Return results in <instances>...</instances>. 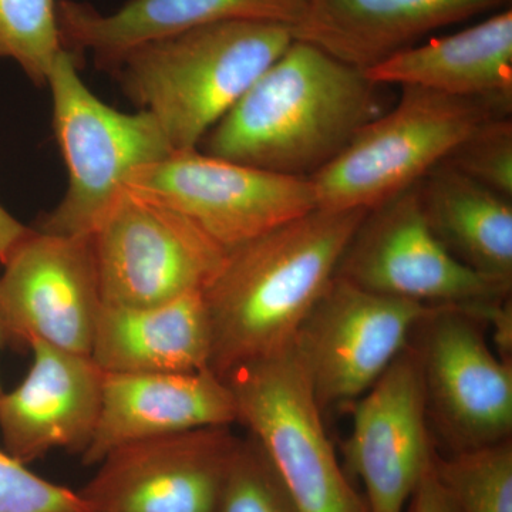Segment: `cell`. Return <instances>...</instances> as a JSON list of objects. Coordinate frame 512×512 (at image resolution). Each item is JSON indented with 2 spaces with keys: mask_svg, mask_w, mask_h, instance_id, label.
I'll use <instances>...</instances> for the list:
<instances>
[{
  "mask_svg": "<svg viewBox=\"0 0 512 512\" xmlns=\"http://www.w3.org/2000/svg\"><path fill=\"white\" fill-rule=\"evenodd\" d=\"M380 90L363 70L293 39L208 131L201 151L271 173L312 177L383 113Z\"/></svg>",
  "mask_w": 512,
  "mask_h": 512,
  "instance_id": "obj_1",
  "label": "cell"
},
{
  "mask_svg": "<svg viewBox=\"0 0 512 512\" xmlns=\"http://www.w3.org/2000/svg\"><path fill=\"white\" fill-rule=\"evenodd\" d=\"M366 212L315 208L228 251L204 292L215 375L293 345Z\"/></svg>",
  "mask_w": 512,
  "mask_h": 512,
  "instance_id": "obj_2",
  "label": "cell"
},
{
  "mask_svg": "<svg viewBox=\"0 0 512 512\" xmlns=\"http://www.w3.org/2000/svg\"><path fill=\"white\" fill-rule=\"evenodd\" d=\"M293 39L278 23H217L133 47L109 70L173 151L194 150Z\"/></svg>",
  "mask_w": 512,
  "mask_h": 512,
  "instance_id": "obj_3",
  "label": "cell"
},
{
  "mask_svg": "<svg viewBox=\"0 0 512 512\" xmlns=\"http://www.w3.org/2000/svg\"><path fill=\"white\" fill-rule=\"evenodd\" d=\"M490 100L402 87L392 109L353 137L335 160L313 174L322 210H372L419 184L485 121L510 117Z\"/></svg>",
  "mask_w": 512,
  "mask_h": 512,
  "instance_id": "obj_4",
  "label": "cell"
},
{
  "mask_svg": "<svg viewBox=\"0 0 512 512\" xmlns=\"http://www.w3.org/2000/svg\"><path fill=\"white\" fill-rule=\"evenodd\" d=\"M46 86L52 93L53 130L67 168V190L36 229L53 235H90L138 168L173 153L156 119L103 103L79 76V59L64 50Z\"/></svg>",
  "mask_w": 512,
  "mask_h": 512,
  "instance_id": "obj_5",
  "label": "cell"
},
{
  "mask_svg": "<svg viewBox=\"0 0 512 512\" xmlns=\"http://www.w3.org/2000/svg\"><path fill=\"white\" fill-rule=\"evenodd\" d=\"M224 380L238 423L264 448L299 512H370L336 456L293 345Z\"/></svg>",
  "mask_w": 512,
  "mask_h": 512,
  "instance_id": "obj_6",
  "label": "cell"
},
{
  "mask_svg": "<svg viewBox=\"0 0 512 512\" xmlns=\"http://www.w3.org/2000/svg\"><path fill=\"white\" fill-rule=\"evenodd\" d=\"M500 302L434 306L410 339L427 417L447 454L512 439V362L493 352L483 332Z\"/></svg>",
  "mask_w": 512,
  "mask_h": 512,
  "instance_id": "obj_7",
  "label": "cell"
},
{
  "mask_svg": "<svg viewBox=\"0 0 512 512\" xmlns=\"http://www.w3.org/2000/svg\"><path fill=\"white\" fill-rule=\"evenodd\" d=\"M90 238L101 302L111 308L204 293L228 254L184 215L127 188Z\"/></svg>",
  "mask_w": 512,
  "mask_h": 512,
  "instance_id": "obj_8",
  "label": "cell"
},
{
  "mask_svg": "<svg viewBox=\"0 0 512 512\" xmlns=\"http://www.w3.org/2000/svg\"><path fill=\"white\" fill-rule=\"evenodd\" d=\"M126 188L184 215L227 251L318 208L311 178L259 170L200 148L138 168Z\"/></svg>",
  "mask_w": 512,
  "mask_h": 512,
  "instance_id": "obj_9",
  "label": "cell"
},
{
  "mask_svg": "<svg viewBox=\"0 0 512 512\" xmlns=\"http://www.w3.org/2000/svg\"><path fill=\"white\" fill-rule=\"evenodd\" d=\"M433 308L366 291L335 276L293 340L323 416L363 396Z\"/></svg>",
  "mask_w": 512,
  "mask_h": 512,
  "instance_id": "obj_10",
  "label": "cell"
},
{
  "mask_svg": "<svg viewBox=\"0 0 512 512\" xmlns=\"http://www.w3.org/2000/svg\"><path fill=\"white\" fill-rule=\"evenodd\" d=\"M335 276L430 306L505 301L512 289L510 282L467 268L441 245L421 211L417 184L366 212Z\"/></svg>",
  "mask_w": 512,
  "mask_h": 512,
  "instance_id": "obj_11",
  "label": "cell"
},
{
  "mask_svg": "<svg viewBox=\"0 0 512 512\" xmlns=\"http://www.w3.org/2000/svg\"><path fill=\"white\" fill-rule=\"evenodd\" d=\"M2 265L5 342L18 349L46 343L90 356L103 308L90 235L67 237L32 228Z\"/></svg>",
  "mask_w": 512,
  "mask_h": 512,
  "instance_id": "obj_12",
  "label": "cell"
},
{
  "mask_svg": "<svg viewBox=\"0 0 512 512\" xmlns=\"http://www.w3.org/2000/svg\"><path fill=\"white\" fill-rule=\"evenodd\" d=\"M239 441L217 426L124 444L77 494L89 512H218Z\"/></svg>",
  "mask_w": 512,
  "mask_h": 512,
  "instance_id": "obj_13",
  "label": "cell"
},
{
  "mask_svg": "<svg viewBox=\"0 0 512 512\" xmlns=\"http://www.w3.org/2000/svg\"><path fill=\"white\" fill-rule=\"evenodd\" d=\"M352 410L343 468L359 478L370 512H404L437 453L420 360L410 343Z\"/></svg>",
  "mask_w": 512,
  "mask_h": 512,
  "instance_id": "obj_14",
  "label": "cell"
},
{
  "mask_svg": "<svg viewBox=\"0 0 512 512\" xmlns=\"http://www.w3.org/2000/svg\"><path fill=\"white\" fill-rule=\"evenodd\" d=\"M28 375L0 394L3 450L28 466L63 448L82 456L101 412L106 373L92 357L33 343Z\"/></svg>",
  "mask_w": 512,
  "mask_h": 512,
  "instance_id": "obj_15",
  "label": "cell"
},
{
  "mask_svg": "<svg viewBox=\"0 0 512 512\" xmlns=\"http://www.w3.org/2000/svg\"><path fill=\"white\" fill-rule=\"evenodd\" d=\"M235 423L234 394L211 369L106 375L99 423L80 458L83 466H97L124 444Z\"/></svg>",
  "mask_w": 512,
  "mask_h": 512,
  "instance_id": "obj_16",
  "label": "cell"
},
{
  "mask_svg": "<svg viewBox=\"0 0 512 512\" xmlns=\"http://www.w3.org/2000/svg\"><path fill=\"white\" fill-rule=\"evenodd\" d=\"M309 0H128L111 13L59 0L64 49L79 59L89 53L109 70L124 53L151 40L225 22H265L295 28Z\"/></svg>",
  "mask_w": 512,
  "mask_h": 512,
  "instance_id": "obj_17",
  "label": "cell"
},
{
  "mask_svg": "<svg viewBox=\"0 0 512 512\" xmlns=\"http://www.w3.org/2000/svg\"><path fill=\"white\" fill-rule=\"evenodd\" d=\"M510 0H309L295 39L365 70L433 32Z\"/></svg>",
  "mask_w": 512,
  "mask_h": 512,
  "instance_id": "obj_18",
  "label": "cell"
},
{
  "mask_svg": "<svg viewBox=\"0 0 512 512\" xmlns=\"http://www.w3.org/2000/svg\"><path fill=\"white\" fill-rule=\"evenodd\" d=\"M377 86L420 87L512 106V10L454 35L407 47L365 70Z\"/></svg>",
  "mask_w": 512,
  "mask_h": 512,
  "instance_id": "obj_19",
  "label": "cell"
},
{
  "mask_svg": "<svg viewBox=\"0 0 512 512\" xmlns=\"http://www.w3.org/2000/svg\"><path fill=\"white\" fill-rule=\"evenodd\" d=\"M212 332L204 293L150 308H101L90 357L106 375L210 369Z\"/></svg>",
  "mask_w": 512,
  "mask_h": 512,
  "instance_id": "obj_20",
  "label": "cell"
},
{
  "mask_svg": "<svg viewBox=\"0 0 512 512\" xmlns=\"http://www.w3.org/2000/svg\"><path fill=\"white\" fill-rule=\"evenodd\" d=\"M417 191L431 232L458 262L512 284V200L446 163L431 170Z\"/></svg>",
  "mask_w": 512,
  "mask_h": 512,
  "instance_id": "obj_21",
  "label": "cell"
},
{
  "mask_svg": "<svg viewBox=\"0 0 512 512\" xmlns=\"http://www.w3.org/2000/svg\"><path fill=\"white\" fill-rule=\"evenodd\" d=\"M434 470L457 512H512V439L434 456Z\"/></svg>",
  "mask_w": 512,
  "mask_h": 512,
  "instance_id": "obj_22",
  "label": "cell"
},
{
  "mask_svg": "<svg viewBox=\"0 0 512 512\" xmlns=\"http://www.w3.org/2000/svg\"><path fill=\"white\" fill-rule=\"evenodd\" d=\"M57 0H0V59L13 60L30 82L46 86L64 52Z\"/></svg>",
  "mask_w": 512,
  "mask_h": 512,
  "instance_id": "obj_23",
  "label": "cell"
},
{
  "mask_svg": "<svg viewBox=\"0 0 512 512\" xmlns=\"http://www.w3.org/2000/svg\"><path fill=\"white\" fill-rule=\"evenodd\" d=\"M218 512H299L274 464L251 434L239 441Z\"/></svg>",
  "mask_w": 512,
  "mask_h": 512,
  "instance_id": "obj_24",
  "label": "cell"
},
{
  "mask_svg": "<svg viewBox=\"0 0 512 512\" xmlns=\"http://www.w3.org/2000/svg\"><path fill=\"white\" fill-rule=\"evenodd\" d=\"M466 175L512 200V121L497 117L485 121L464 138L443 161Z\"/></svg>",
  "mask_w": 512,
  "mask_h": 512,
  "instance_id": "obj_25",
  "label": "cell"
},
{
  "mask_svg": "<svg viewBox=\"0 0 512 512\" xmlns=\"http://www.w3.org/2000/svg\"><path fill=\"white\" fill-rule=\"evenodd\" d=\"M0 512H89L77 491L32 473L0 448Z\"/></svg>",
  "mask_w": 512,
  "mask_h": 512,
  "instance_id": "obj_26",
  "label": "cell"
},
{
  "mask_svg": "<svg viewBox=\"0 0 512 512\" xmlns=\"http://www.w3.org/2000/svg\"><path fill=\"white\" fill-rule=\"evenodd\" d=\"M404 512H457L456 505L437 477L434 461L414 490Z\"/></svg>",
  "mask_w": 512,
  "mask_h": 512,
  "instance_id": "obj_27",
  "label": "cell"
},
{
  "mask_svg": "<svg viewBox=\"0 0 512 512\" xmlns=\"http://www.w3.org/2000/svg\"><path fill=\"white\" fill-rule=\"evenodd\" d=\"M30 227H26L22 222L16 220L12 214L2 204H0V264H5L6 259L15 251L20 242L23 241L30 232Z\"/></svg>",
  "mask_w": 512,
  "mask_h": 512,
  "instance_id": "obj_28",
  "label": "cell"
},
{
  "mask_svg": "<svg viewBox=\"0 0 512 512\" xmlns=\"http://www.w3.org/2000/svg\"><path fill=\"white\" fill-rule=\"evenodd\" d=\"M5 335H3L2 320H0V348L5 345ZM3 393L2 384H0V394Z\"/></svg>",
  "mask_w": 512,
  "mask_h": 512,
  "instance_id": "obj_29",
  "label": "cell"
}]
</instances>
